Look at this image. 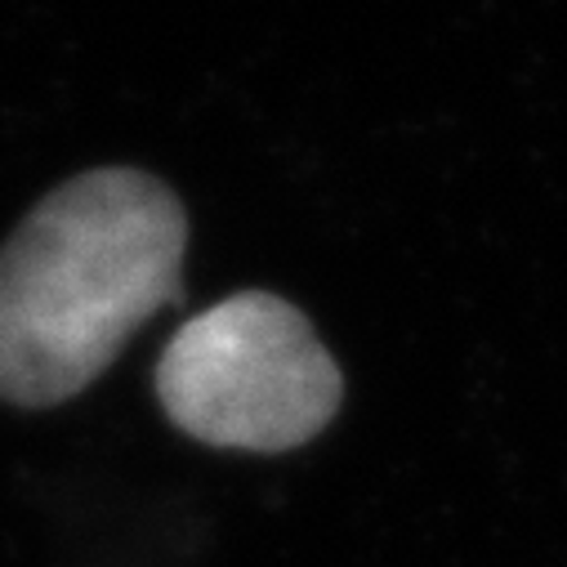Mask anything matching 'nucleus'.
<instances>
[{"label":"nucleus","mask_w":567,"mask_h":567,"mask_svg":"<svg viewBox=\"0 0 567 567\" xmlns=\"http://www.w3.org/2000/svg\"><path fill=\"white\" fill-rule=\"evenodd\" d=\"M188 210L138 166L45 193L0 246V402L59 406L184 291Z\"/></svg>","instance_id":"f257e3e1"},{"label":"nucleus","mask_w":567,"mask_h":567,"mask_svg":"<svg viewBox=\"0 0 567 567\" xmlns=\"http://www.w3.org/2000/svg\"><path fill=\"white\" fill-rule=\"evenodd\" d=\"M157 398L206 447L277 456L336 420L344 380L291 300L241 291L175 331L157 362Z\"/></svg>","instance_id":"f03ea898"}]
</instances>
